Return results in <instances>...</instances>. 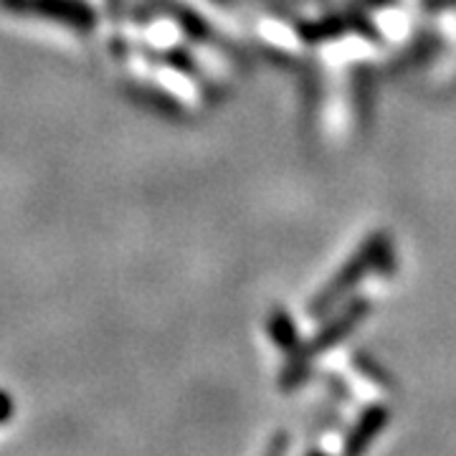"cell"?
Instances as JSON below:
<instances>
[{
    "instance_id": "obj_1",
    "label": "cell",
    "mask_w": 456,
    "mask_h": 456,
    "mask_svg": "<svg viewBox=\"0 0 456 456\" xmlns=\"http://www.w3.org/2000/svg\"><path fill=\"white\" fill-rule=\"evenodd\" d=\"M8 413H11V403H8L5 393H0V421H3V419H8Z\"/></svg>"
}]
</instances>
